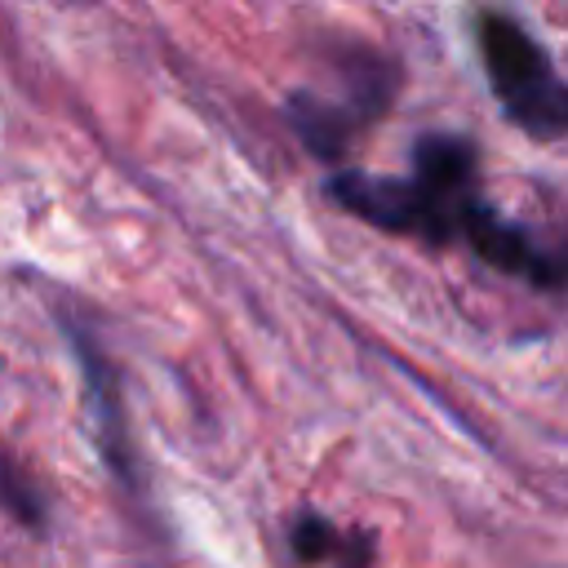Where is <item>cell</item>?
Here are the masks:
<instances>
[{"label": "cell", "mask_w": 568, "mask_h": 568, "mask_svg": "<svg viewBox=\"0 0 568 568\" xmlns=\"http://www.w3.org/2000/svg\"><path fill=\"white\" fill-rule=\"evenodd\" d=\"M293 550H297V559H306V564L337 559L342 568H368V537H355V541L342 546L337 528H333L328 519H315V515H306V519L293 528Z\"/></svg>", "instance_id": "obj_3"}, {"label": "cell", "mask_w": 568, "mask_h": 568, "mask_svg": "<svg viewBox=\"0 0 568 568\" xmlns=\"http://www.w3.org/2000/svg\"><path fill=\"white\" fill-rule=\"evenodd\" d=\"M333 200L382 231L422 235L430 244H448L462 235L470 240L475 222L488 213L475 182V146L453 133L422 138L408 178L337 173Z\"/></svg>", "instance_id": "obj_1"}, {"label": "cell", "mask_w": 568, "mask_h": 568, "mask_svg": "<svg viewBox=\"0 0 568 568\" xmlns=\"http://www.w3.org/2000/svg\"><path fill=\"white\" fill-rule=\"evenodd\" d=\"M479 58L488 71L493 93L501 98L506 115L541 138L555 142L564 133V111H568V93L564 80L550 62V53L506 13H484L479 18Z\"/></svg>", "instance_id": "obj_2"}, {"label": "cell", "mask_w": 568, "mask_h": 568, "mask_svg": "<svg viewBox=\"0 0 568 568\" xmlns=\"http://www.w3.org/2000/svg\"><path fill=\"white\" fill-rule=\"evenodd\" d=\"M0 510H9L27 528H40L44 524V501H40L31 475L9 453H0Z\"/></svg>", "instance_id": "obj_4"}]
</instances>
